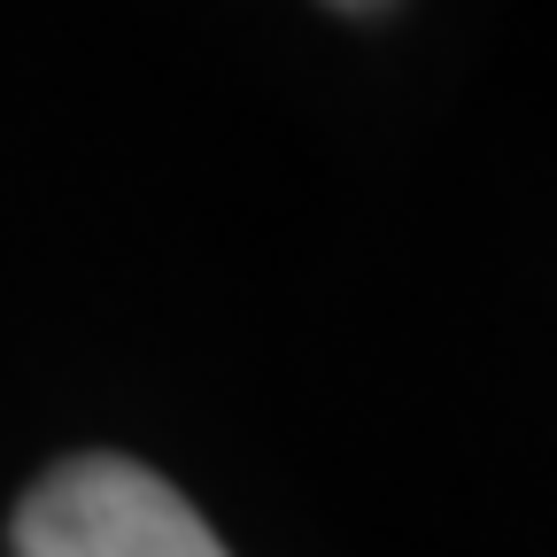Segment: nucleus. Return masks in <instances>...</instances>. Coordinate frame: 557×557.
I'll list each match as a JSON object with an SVG mask.
<instances>
[{
  "mask_svg": "<svg viewBox=\"0 0 557 557\" xmlns=\"http://www.w3.org/2000/svg\"><path fill=\"white\" fill-rule=\"evenodd\" d=\"M325 9H380V0H325Z\"/></svg>",
  "mask_w": 557,
  "mask_h": 557,
  "instance_id": "nucleus-2",
  "label": "nucleus"
},
{
  "mask_svg": "<svg viewBox=\"0 0 557 557\" xmlns=\"http://www.w3.org/2000/svg\"><path fill=\"white\" fill-rule=\"evenodd\" d=\"M9 557H233L178 487L132 457H70L16 504Z\"/></svg>",
  "mask_w": 557,
  "mask_h": 557,
  "instance_id": "nucleus-1",
  "label": "nucleus"
}]
</instances>
